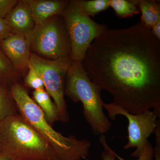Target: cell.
Returning a JSON list of instances; mask_svg holds the SVG:
<instances>
[{"label":"cell","instance_id":"21","mask_svg":"<svg viewBox=\"0 0 160 160\" xmlns=\"http://www.w3.org/2000/svg\"><path fill=\"white\" fill-rule=\"evenodd\" d=\"M117 158L118 160H126L121 157L118 154H116ZM154 150L152 145L149 141L146 143L142 153L136 160H154Z\"/></svg>","mask_w":160,"mask_h":160},{"label":"cell","instance_id":"1","mask_svg":"<svg viewBox=\"0 0 160 160\" xmlns=\"http://www.w3.org/2000/svg\"><path fill=\"white\" fill-rule=\"evenodd\" d=\"M82 65L126 111H160V41L142 23L106 29L92 43Z\"/></svg>","mask_w":160,"mask_h":160},{"label":"cell","instance_id":"6","mask_svg":"<svg viewBox=\"0 0 160 160\" xmlns=\"http://www.w3.org/2000/svg\"><path fill=\"white\" fill-rule=\"evenodd\" d=\"M31 51L40 57L54 60L70 56V41L62 15L36 25L25 36Z\"/></svg>","mask_w":160,"mask_h":160},{"label":"cell","instance_id":"11","mask_svg":"<svg viewBox=\"0 0 160 160\" xmlns=\"http://www.w3.org/2000/svg\"><path fill=\"white\" fill-rule=\"evenodd\" d=\"M30 6L36 25H39L53 17L62 15L69 1L62 0H26Z\"/></svg>","mask_w":160,"mask_h":160},{"label":"cell","instance_id":"8","mask_svg":"<svg viewBox=\"0 0 160 160\" xmlns=\"http://www.w3.org/2000/svg\"><path fill=\"white\" fill-rule=\"evenodd\" d=\"M104 109L108 112L109 118L112 121L116 120L118 115L127 118L128 124V142L124 149L135 148L132 153V157L138 158L142 153L148 138L154 133L160 118V111L148 110L139 114H132L124 110L114 102L107 104L103 102Z\"/></svg>","mask_w":160,"mask_h":160},{"label":"cell","instance_id":"3","mask_svg":"<svg viewBox=\"0 0 160 160\" xmlns=\"http://www.w3.org/2000/svg\"><path fill=\"white\" fill-rule=\"evenodd\" d=\"M12 160H58L46 140L19 113L0 122V153Z\"/></svg>","mask_w":160,"mask_h":160},{"label":"cell","instance_id":"17","mask_svg":"<svg viewBox=\"0 0 160 160\" xmlns=\"http://www.w3.org/2000/svg\"><path fill=\"white\" fill-rule=\"evenodd\" d=\"M79 2L83 11L90 17L95 16L110 7L109 0H80Z\"/></svg>","mask_w":160,"mask_h":160},{"label":"cell","instance_id":"13","mask_svg":"<svg viewBox=\"0 0 160 160\" xmlns=\"http://www.w3.org/2000/svg\"><path fill=\"white\" fill-rule=\"evenodd\" d=\"M32 98L42 110L49 124L52 125L56 121H60L57 107L45 89L34 90Z\"/></svg>","mask_w":160,"mask_h":160},{"label":"cell","instance_id":"25","mask_svg":"<svg viewBox=\"0 0 160 160\" xmlns=\"http://www.w3.org/2000/svg\"><path fill=\"white\" fill-rule=\"evenodd\" d=\"M0 160H12L9 157L4 153H0Z\"/></svg>","mask_w":160,"mask_h":160},{"label":"cell","instance_id":"19","mask_svg":"<svg viewBox=\"0 0 160 160\" xmlns=\"http://www.w3.org/2000/svg\"><path fill=\"white\" fill-rule=\"evenodd\" d=\"M99 141L102 146L103 151L101 153V158L103 160H118L117 158L116 152L110 148L108 145L105 135H100Z\"/></svg>","mask_w":160,"mask_h":160},{"label":"cell","instance_id":"16","mask_svg":"<svg viewBox=\"0 0 160 160\" xmlns=\"http://www.w3.org/2000/svg\"><path fill=\"white\" fill-rule=\"evenodd\" d=\"M109 4L119 18L131 17L140 12L135 0H109Z\"/></svg>","mask_w":160,"mask_h":160},{"label":"cell","instance_id":"12","mask_svg":"<svg viewBox=\"0 0 160 160\" xmlns=\"http://www.w3.org/2000/svg\"><path fill=\"white\" fill-rule=\"evenodd\" d=\"M135 2L142 13L141 22L150 30L160 21V2L155 0H135Z\"/></svg>","mask_w":160,"mask_h":160},{"label":"cell","instance_id":"5","mask_svg":"<svg viewBox=\"0 0 160 160\" xmlns=\"http://www.w3.org/2000/svg\"><path fill=\"white\" fill-rule=\"evenodd\" d=\"M62 16L70 41L72 61L82 63L92 43L108 27L92 19L79 1H69Z\"/></svg>","mask_w":160,"mask_h":160},{"label":"cell","instance_id":"24","mask_svg":"<svg viewBox=\"0 0 160 160\" xmlns=\"http://www.w3.org/2000/svg\"><path fill=\"white\" fill-rule=\"evenodd\" d=\"M150 31L153 36L160 41V21L152 26Z\"/></svg>","mask_w":160,"mask_h":160},{"label":"cell","instance_id":"23","mask_svg":"<svg viewBox=\"0 0 160 160\" xmlns=\"http://www.w3.org/2000/svg\"><path fill=\"white\" fill-rule=\"evenodd\" d=\"M12 34L13 33L5 19L0 18V42Z\"/></svg>","mask_w":160,"mask_h":160},{"label":"cell","instance_id":"7","mask_svg":"<svg viewBox=\"0 0 160 160\" xmlns=\"http://www.w3.org/2000/svg\"><path fill=\"white\" fill-rule=\"evenodd\" d=\"M72 61L70 56L58 59H47L31 53L30 65L42 78L45 89L57 107L60 121L66 123L69 121V114L65 99V83L67 72Z\"/></svg>","mask_w":160,"mask_h":160},{"label":"cell","instance_id":"4","mask_svg":"<svg viewBox=\"0 0 160 160\" xmlns=\"http://www.w3.org/2000/svg\"><path fill=\"white\" fill-rule=\"evenodd\" d=\"M102 90L90 79L82 63L72 62L66 76L65 95L74 102L82 103L84 117L95 135L105 134L112 126L103 110Z\"/></svg>","mask_w":160,"mask_h":160},{"label":"cell","instance_id":"20","mask_svg":"<svg viewBox=\"0 0 160 160\" xmlns=\"http://www.w3.org/2000/svg\"><path fill=\"white\" fill-rule=\"evenodd\" d=\"M18 2L17 0H0V18L5 19Z\"/></svg>","mask_w":160,"mask_h":160},{"label":"cell","instance_id":"15","mask_svg":"<svg viewBox=\"0 0 160 160\" xmlns=\"http://www.w3.org/2000/svg\"><path fill=\"white\" fill-rule=\"evenodd\" d=\"M18 113L17 108L9 88L0 83V122Z\"/></svg>","mask_w":160,"mask_h":160},{"label":"cell","instance_id":"2","mask_svg":"<svg viewBox=\"0 0 160 160\" xmlns=\"http://www.w3.org/2000/svg\"><path fill=\"white\" fill-rule=\"evenodd\" d=\"M9 89L18 113L50 144L58 160H81L87 157L91 147L89 140L78 139L72 135L65 137L55 130L22 84L16 83Z\"/></svg>","mask_w":160,"mask_h":160},{"label":"cell","instance_id":"14","mask_svg":"<svg viewBox=\"0 0 160 160\" xmlns=\"http://www.w3.org/2000/svg\"><path fill=\"white\" fill-rule=\"evenodd\" d=\"M21 78L0 49V83L9 88L13 84L20 82Z\"/></svg>","mask_w":160,"mask_h":160},{"label":"cell","instance_id":"9","mask_svg":"<svg viewBox=\"0 0 160 160\" xmlns=\"http://www.w3.org/2000/svg\"><path fill=\"white\" fill-rule=\"evenodd\" d=\"M0 49L21 77H25L29 71L32 53L26 37L13 33L0 42Z\"/></svg>","mask_w":160,"mask_h":160},{"label":"cell","instance_id":"10","mask_svg":"<svg viewBox=\"0 0 160 160\" xmlns=\"http://www.w3.org/2000/svg\"><path fill=\"white\" fill-rule=\"evenodd\" d=\"M5 20L13 34L26 36L35 26L31 9L26 0L18 1Z\"/></svg>","mask_w":160,"mask_h":160},{"label":"cell","instance_id":"18","mask_svg":"<svg viewBox=\"0 0 160 160\" xmlns=\"http://www.w3.org/2000/svg\"><path fill=\"white\" fill-rule=\"evenodd\" d=\"M25 85L34 90L45 89L42 78L34 68L29 65V71L24 78Z\"/></svg>","mask_w":160,"mask_h":160},{"label":"cell","instance_id":"22","mask_svg":"<svg viewBox=\"0 0 160 160\" xmlns=\"http://www.w3.org/2000/svg\"><path fill=\"white\" fill-rule=\"evenodd\" d=\"M155 135V146L154 150V160H160V122L158 123L157 127L154 132Z\"/></svg>","mask_w":160,"mask_h":160}]
</instances>
